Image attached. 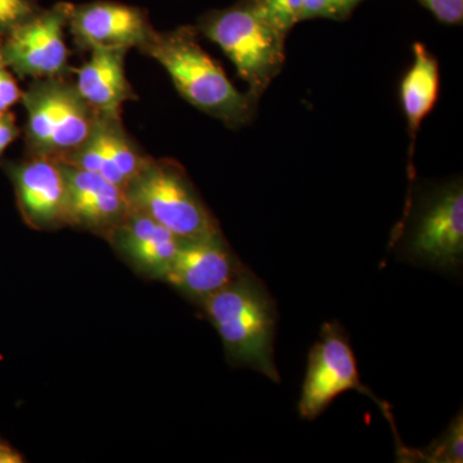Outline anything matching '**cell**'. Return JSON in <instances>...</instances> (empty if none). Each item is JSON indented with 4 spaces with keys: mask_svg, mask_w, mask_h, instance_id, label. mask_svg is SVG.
<instances>
[{
    "mask_svg": "<svg viewBox=\"0 0 463 463\" xmlns=\"http://www.w3.org/2000/svg\"><path fill=\"white\" fill-rule=\"evenodd\" d=\"M201 306L223 341L232 364L252 368L279 383L273 345L276 304L254 273L249 270Z\"/></svg>",
    "mask_w": 463,
    "mask_h": 463,
    "instance_id": "cell-2",
    "label": "cell"
},
{
    "mask_svg": "<svg viewBox=\"0 0 463 463\" xmlns=\"http://www.w3.org/2000/svg\"><path fill=\"white\" fill-rule=\"evenodd\" d=\"M425 461L439 463H461L463 461V420L457 416L446 434L422 452Z\"/></svg>",
    "mask_w": 463,
    "mask_h": 463,
    "instance_id": "cell-17",
    "label": "cell"
},
{
    "mask_svg": "<svg viewBox=\"0 0 463 463\" xmlns=\"http://www.w3.org/2000/svg\"><path fill=\"white\" fill-rule=\"evenodd\" d=\"M139 51L166 70L183 99L225 127L239 129L257 115L259 99L232 84L222 66L201 47L196 26L155 30Z\"/></svg>",
    "mask_w": 463,
    "mask_h": 463,
    "instance_id": "cell-1",
    "label": "cell"
},
{
    "mask_svg": "<svg viewBox=\"0 0 463 463\" xmlns=\"http://www.w3.org/2000/svg\"><path fill=\"white\" fill-rule=\"evenodd\" d=\"M26 109V155L61 160L88 141L99 114L70 76L33 79L21 97Z\"/></svg>",
    "mask_w": 463,
    "mask_h": 463,
    "instance_id": "cell-4",
    "label": "cell"
},
{
    "mask_svg": "<svg viewBox=\"0 0 463 463\" xmlns=\"http://www.w3.org/2000/svg\"><path fill=\"white\" fill-rule=\"evenodd\" d=\"M257 3L267 20L286 38L301 23L304 0H257Z\"/></svg>",
    "mask_w": 463,
    "mask_h": 463,
    "instance_id": "cell-18",
    "label": "cell"
},
{
    "mask_svg": "<svg viewBox=\"0 0 463 463\" xmlns=\"http://www.w3.org/2000/svg\"><path fill=\"white\" fill-rule=\"evenodd\" d=\"M221 236L183 241L163 279L192 300L203 303L248 273Z\"/></svg>",
    "mask_w": 463,
    "mask_h": 463,
    "instance_id": "cell-10",
    "label": "cell"
},
{
    "mask_svg": "<svg viewBox=\"0 0 463 463\" xmlns=\"http://www.w3.org/2000/svg\"><path fill=\"white\" fill-rule=\"evenodd\" d=\"M24 461L25 459L16 449L0 441V463H21Z\"/></svg>",
    "mask_w": 463,
    "mask_h": 463,
    "instance_id": "cell-24",
    "label": "cell"
},
{
    "mask_svg": "<svg viewBox=\"0 0 463 463\" xmlns=\"http://www.w3.org/2000/svg\"><path fill=\"white\" fill-rule=\"evenodd\" d=\"M125 192L133 210L154 219L183 241L222 234L218 221L203 203L184 167L172 158L149 157Z\"/></svg>",
    "mask_w": 463,
    "mask_h": 463,
    "instance_id": "cell-5",
    "label": "cell"
},
{
    "mask_svg": "<svg viewBox=\"0 0 463 463\" xmlns=\"http://www.w3.org/2000/svg\"><path fill=\"white\" fill-rule=\"evenodd\" d=\"M38 0H0V35L41 11Z\"/></svg>",
    "mask_w": 463,
    "mask_h": 463,
    "instance_id": "cell-20",
    "label": "cell"
},
{
    "mask_svg": "<svg viewBox=\"0 0 463 463\" xmlns=\"http://www.w3.org/2000/svg\"><path fill=\"white\" fill-rule=\"evenodd\" d=\"M72 3L61 2L0 35V54L18 78L71 76L65 30Z\"/></svg>",
    "mask_w": 463,
    "mask_h": 463,
    "instance_id": "cell-6",
    "label": "cell"
},
{
    "mask_svg": "<svg viewBox=\"0 0 463 463\" xmlns=\"http://www.w3.org/2000/svg\"><path fill=\"white\" fill-rule=\"evenodd\" d=\"M23 90L18 87L16 78L11 69L5 65L0 54V114L11 111V109L21 102Z\"/></svg>",
    "mask_w": 463,
    "mask_h": 463,
    "instance_id": "cell-21",
    "label": "cell"
},
{
    "mask_svg": "<svg viewBox=\"0 0 463 463\" xmlns=\"http://www.w3.org/2000/svg\"><path fill=\"white\" fill-rule=\"evenodd\" d=\"M446 25H461L463 20V0H419Z\"/></svg>",
    "mask_w": 463,
    "mask_h": 463,
    "instance_id": "cell-22",
    "label": "cell"
},
{
    "mask_svg": "<svg viewBox=\"0 0 463 463\" xmlns=\"http://www.w3.org/2000/svg\"><path fill=\"white\" fill-rule=\"evenodd\" d=\"M408 254L439 269H457L463 257V188L455 181L423 203L408 240Z\"/></svg>",
    "mask_w": 463,
    "mask_h": 463,
    "instance_id": "cell-8",
    "label": "cell"
},
{
    "mask_svg": "<svg viewBox=\"0 0 463 463\" xmlns=\"http://www.w3.org/2000/svg\"><path fill=\"white\" fill-rule=\"evenodd\" d=\"M440 71L437 58L422 43L413 44V62L401 83V103L411 138L414 141L422 121L430 115L439 99Z\"/></svg>",
    "mask_w": 463,
    "mask_h": 463,
    "instance_id": "cell-16",
    "label": "cell"
},
{
    "mask_svg": "<svg viewBox=\"0 0 463 463\" xmlns=\"http://www.w3.org/2000/svg\"><path fill=\"white\" fill-rule=\"evenodd\" d=\"M349 390H356L376 402L395 430L388 404L374 397L373 392L362 383L345 330L337 322L325 323L321 340L312 347L307 359L306 380L298 401L301 419L316 420L335 399Z\"/></svg>",
    "mask_w": 463,
    "mask_h": 463,
    "instance_id": "cell-7",
    "label": "cell"
},
{
    "mask_svg": "<svg viewBox=\"0 0 463 463\" xmlns=\"http://www.w3.org/2000/svg\"><path fill=\"white\" fill-rule=\"evenodd\" d=\"M149 157L125 129L121 115L99 114L88 141L57 161L99 174L125 190Z\"/></svg>",
    "mask_w": 463,
    "mask_h": 463,
    "instance_id": "cell-12",
    "label": "cell"
},
{
    "mask_svg": "<svg viewBox=\"0 0 463 463\" xmlns=\"http://www.w3.org/2000/svg\"><path fill=\"white\" fill-rule=\"evenodd\" d=\"M24 222L33 230L53 231L67 225V187L60 161L26 155L5 163Z\"/></svg>",
    "mask_w": 463,
    "mask_h": 463,
    "instance_id": "cell-9",
    "label": "cell"
},
{
    "mask_svg": "<svg viewBox=\"0 0 463 463\" xmlns=\"http://www.w3.org/2000/svg\"><path fill=\"white\" fill-rule=\"evenodd\" d=\"M67 27L81 51L99 47L139 50L155 32L145 9L109 0L72 5Z\"/></svg>",
    "mask_w": 463,
    "mask_h": 463,
    "instance_id": "cell-11",
    "label": "cell"
},
{
    "mask_svg": "<svg viewBox=\"0 0 463 463\" xmlns=\"http://www.w3.org/2000/svg\"><path fill=\"white\" fill-rule=\"evenodd\" d=\"M60 164L66 179L67 225L108 237L132 210L127 192L99 174Z\"/></svg>",
    "mask_w": 463,
    "mask_h": 463,
    "instance_id": "cell-13",
    "label": "cell"
},
{
    "mask_svg": "<svg viewBox=\"0 0 463 463\" xmlns=\"http://www.w3.org/2000/svg\"><path fill=\"white\" fill-rule=\"evenodd\" d=\"M364 0H304L301 21L313 18L345 21Z\"/></svg>",
    "mask_w": 463,
    "mask_h": 463,
    "instance_id": "cell-19",
    "label": "cell"
},
{
    "mask_svg": "<svg viewBox=\"0 0 463 463\" xmlns=\"http://www.w3.org/2000/svg\"><path fill=\"white\" fill-rule=\"evenodd\" d=\"M20 136L21 130L17 125L16 116L11 111L0 114V160H2L5 149Z\"/></svg>",
    "mask_w": 463,
    "mask_h": 463,
    "instance_id": "cell-23",
    "label": "cell"
},
{
    "mask_svg": "<svg viewBox=\"0 0 463 463\" xmlns=\"http://www.w3.org/2000/svg\"><path fill=\"white\" fill-rule=\"evenodd\" d=\"M196 29L230 58L255 99L282 71L286 36L267 20L257 0H240L232 7L206 12Z\"/></svg>",
    "mask_w": 463,
    "mask_h": 463,
    "instance_id": "cell-3",
    "label": "cell"
},
{
    "mask_svg": "<svg viewBox=\"0 0 463 463\" xmlns=\"http://www.w3.org/2000/svg\"><path fill=\"white\" fill-rule=\"evenodd\" d=\"M106 239L138 269L161 279L183 242L164 225L133 209Z\"/></svg>",
    "mask_w": 463,
    "mask_h": 463,
    "instance_id": "cell-15",
    "label": "cell"
},
{
    "mask_svg": "<svg viewBox=\"0 0 463 463\" xmlns=\"http://www.w3.org/2000/svg\"><path fill=\"white\" fill-rule=\"evenodd\" d=\"M129 50L99 47L80 69H74L76 90L99 114L121 115L129 100L138 99L125 72V57Z\"/></svg>",
    "mask_w": 463,
    "mask_h": 463,
    "instance_id": "cell-14",
    "label": "cell"
}]
</instances>
